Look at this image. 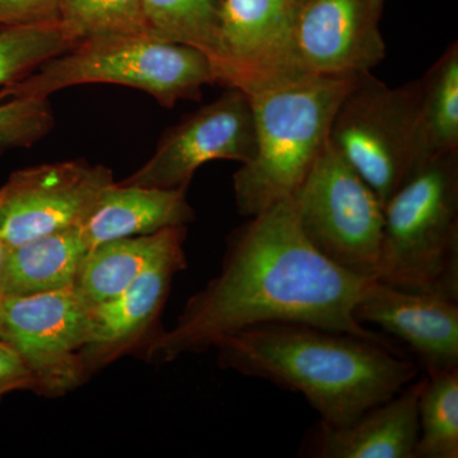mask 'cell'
Masks as SVG:
<instances>
[{
	"label": "cell",
	"instance_id": "ba28073f",
	"mask_svg": "<svg viewBox=\"0 0 458 458\" xmlns=\"http://www.w3.org/2000/svg\"><path fill=\"white\" fill-rule=\"evenodd\" d=\"M89 316V304L73 288L0 298L3 340L31 369L36 394L63 396L86 384L80 352Z\"/></svg>",
	"mask_w": 458,
	"mask_h": 458
},
{
	"label": "cell",
	"instance_id": "8fae6325",
	"mask_svg": "<svg viewBox=\"0 0 458 458\" xmlns=\"http://www.w3.org/2000/svg\"><path fill=\"white\" fill-rule=\"evenodd\" d=\"M256 153L251 102L245 92L228 89L165 132L155 155L122 181L128 185L176 189L189 186L201 165L216 159L247 164Z\"/></svg>",
	"mask_w": 458,
	"mask_h": 458
},
{
	"label": "cell",
	"instance_id": "5bb4252c",
	"mask_svg": "<svg viewBox=\"0 0 458 458\" xmlns=\"http://www.w3.org/2000/svg\"><path fill=\"white\" fill-rule=\"evenodd\" d=\"M354 318L405 343L427 375L458 369V301L372 280Z\"/></svg>",
	"mask_w": 458,
	"mask_h": 458
},
{
	"label": "cell",
	"instance_id": "6da1fadb",
	"mask_svg": "<svg viewBox=\"0 0 458 458\" xmlns=\"http://www.w3.org/2000/svg\"><path fill=\"white\" fill-rule=\"evenodd\" d=\"M372 280L318 252L285 199L231 234L218 276L189 298L171 330L159 331L140 352L147 361L170 363L209 351L229 334L273 322L315 325L396 351L354 318Z\"/></svg>",
	"mask_w": 458,
	"mask_h": 458
},
{
	"label": "cell",
	"instance_id": "9a60e30c",
	"mask_svg": "<svg viewBox=\"0 0 458 458\" xmlns=\"http://www.w3.org/2000/svg\"><path fill=\"white\" fill-rule=\"evenodd\" d=\"M424 384L426 376L415 378L344 426L319 421L307 454L318 458H415L418 401Z\"/></svg>",
	"mask_w": 458,
	"mask_h": 458
},
{
	"label": "cell",
	"instance_id": "f1b7e54d",
	"mask_svg": "<svg viewBox=\"0 0 458 458\" xmlns=\"http://www.w3.org/2000/svg\"><path fill=\"white\" fill-rule=\"evenodd\" d=\"M302 2H303V0H302Z\"/></svg>",
	"mask_w": 458,
	"mask_h": 458
},
{
	"label": "cell",
	"instance_id": "e0dca14e",
	"mask_svg": "<svg viewBox=\"0 0 458 458\" xmlns=\"http://www.w3.org/2000/svg\"><path fill=\"white\" fill-rule=\"evenodd\" d=\"M186 229V225L165 228L92 247L81 262L74 291L89 306L116 297L157 262L183 249Z\"/></svg>",
	"mask_w": 458,
	"mask_h": 458
},
{
	"label": "cell",
	"instance_id": "52a82bcc",
	"mask_svg": "<svg viewBox=\"0 0 458 458\" xmlns=\"http://www.w3.org/2000/svg\"><path fill=\"white\" fill-rule=\"evenodd\" d=\"M419 89V80L391 89L358 74L331 123L328 140L384 207L410 171Z\"/></svg>",
	"mask_w": 458,
	"mask_h": 458
},
{
	"label": "cell",
	"instance_id": "3957f363",
	"mask_svg": "<svg viewBox=\"0 0 458 458\" xmlns=\"http://www.w3.org/2000/svg\"><path fill=\"white\" fill-rule=\"evenodd\" d=\"M357 75H307L249 95L256 153L233 176L238 212L251 218L294 194Z\"/></svg>",
	"mask_w": 458,
	"mask_h": 458
},
{
	"label": "cell",
	"instance_id": "ac0fdd59",
	"mask_svg": "<svg viewBox=\"0 0 458 458\" xmlns=\"http://www.w3.org/2000/svg\"><path fill=\"white\" fill-rule=\"evenodd\" d=\"M89 250L78 225L8 249L0 284L2 297L73 288Z\"/></svg>",
	"mask_w": 458,
	"mask_h": 458
},
{
	"label": "cell",
	"instance_id": "44dd1931",
	"mask_svg": "<svg viewBox=\"0 0 458 458\" xmlns=\"http://www.w3.org/2000/svg\"><path fill=\"white\" fill-rule=\"evenodd\" d=\"M415 458L458 457V369L426 375Z\"/></svg>",
	"mask_w": 458,
	"mask_h": 458
},
{
	"label": "cell",
	"instance_id": "4fadbf2b",
	"mask_svg": "<svg viewBox=\"0 0 458 458\" xmlns=\"http://www.w3.org/2000/svg\"><path fill=\"white\" fill-rule=\"evenodd\" d=\"M185 267V251L177 250L149 267L123 293L89 306V330L80 352L86 381L123 355L140 351L162 331L157 325L172 279Z\"/></svg>",
	"mask_w": 458,
	"mask_h": 458
},
{
	"label": "cell",
	"instance_id": "2e32d148",
	"mask_svg": "<svg viewBox=\"0 0 458 458\" xmlns=\"http://www.w3.org/2000/svg\"><path fill=\"white\" fill-rule=\"evenodd\" d=\"M188 188L161 189L111 183L78 225L84 242L92 249L106 241L188 225L195 218L188 201Z\"/></svg>",
	"mask_w": 458,
	"mask_h": 458
},
{
	"label": "cell",
	"instance_id": "7402d4cb",
	"mask_svg": "<svg viewBox=\"0 0 458 458\" xmlns=\"http://www.w3.org/2000/svg\"><path fill=\"white\" fill-rule=\"evenodd\" d=\"M75 45L60 21L0 26V84L22 80Z\"/></svg>",
	"mask_w": 458,
	"mask_h": 458
},
{
	"label": "cell",
	"instance_id": "83f0119b",
	"mask_svg": "<svg viewBox=\"0 0 458 458\" xmlns=\"http://www.w3.org/2000/svg\"><path fill=\"white\" fill-rule=\"evenodd\" d=\"M0 340H3L2 327H0Z\"/></svg>",
	"mask_w": 458,
	"mask_h": 458
},
{
	"label": "cell",
	"instance_id": "cb8c5ba5",
	"mask_svg": "<svg viewBox=\"0 0 458 458\" xmlns=\"http://www.w3.org/2000/svg\"><path fill=\"white\" fill-rule=\"evenodd\" d=\"M54 123L47 98H13L0 104V152L33 146L49 134Z\"/></svg>",
	"mask_w": 458,
	"mask_h": 458
},
{
	"label": "cell",
	"instance_id": "8992f818",
	"mask_svg": "<svg viewBox=\"0 0 458 458\" xmlns=\"http://www.w3.org/2000/svg\"><path fill=\"white\" fill-rule=\"evenodd\" d=\"M298 225L325 258L377 279L384 236V205L327 141L291 197Z\"/></svg>",
	"mask_w": 458,
	"mask_h": 458
},
{
	"label": "cell",
	"instance_id": "9c48e42d",
	"mask_svg": "<svg viewBox=\"0 0 458 458\" xmlns=\"http://www.w3.org/2000/svg\"><path fill=\"white\" fill-rule=\"evenodd\" d=\"M302 0H225L214 63L216 83L247 96L307 77L295 53Z\"/></svg>",
	"mask_w": 458,
	"mask_h": 458
},
{
	"label": "cell",
	"instance_id": "603a6c76",
	"mask_svg": "<svg viewBox=\"0 0 458 458\" xmlns=\"http://www.w3.org/2000/svg\"><path fill=\"white\" fill-rule=\"evenodd\" d=\"M60 22L75 41L149 36L141 0H63Z\"/></svg>",
	"mask_w": 458,
	"mask_h": 458
},
{
	"label": "cell",
	"instance_id": "d6986e66",
	"mask_svg": "<svg viewBox=\"0 0 458 458\" xmlns=\"http://www.w3.org/2000/svg\"><path fill=\"white\" fill-rule=\"evenodd\" d=\"M419 83L410 171L458 150L457 41L452 42Z\"/></svg>",
	"mask_w": 458,
	"mask_h": 458
},
{
	"label": "cell",
	"instance_id": "277c9868",
	"mask_svg": "<svg viewBox=\"0 0 458 458\" xmlns=\"http://www.w3.org/2000/svg\"><path fill=\"white\" fill-rule=\"evenodd\" d=\"M384 214L376 280L458 301V150L412 168Z\"/></svg>",
	"mask_w": 458,
	"mask_h": 458
},
{
	"label": "cell",
	"instance_id": "d4e9b609",
	"mask_svg": "<svg viewBox=\"0 0 458 458\" xmlns=\"http://www.w3.org/2000/svg\"><path fill=\"white\" fill-rule=\"evenodd\" d=\"M63 0H0V26L60 21Z\"/></svg>",
	"mask_w": 458,
	"mask_h": 458
},
{
	"label": "cell",
	"instance_id": "30bf717a",
	"mask_svg": "<svg viewBox=\"0 0 458 458\" xmlns=\"http://www.w3.org/2000/svg\"><path fill=\"white\" fill-rule=\"evenodd\" d=\"M113 182L110 168L86 161L35 165L14 172L0 189V241L7 249H13L77 227Z\"/></svg>",
	"mask_w": 458,
	"mask_h": 458
},
{
	"label": "cell",
	"instance_id": "484cf974",
	"mask_svg": "<svg viewBox=\"0 0 458 458\" xmlns=\"http://www.w3.org/2000/svg\"><path fill=\"white\" fill-rule=\"evenodd\" d=\"M14 391H32L38 384L31 369L11 344L0 340V400Z\"/></svg>",
	"mask_w": 458,
	"mask_h": 458
},
{
	"label": "cell",
	"instance_id": "7c38bea8",
	"mask_svg": "<svg viewBox=\"0 0 458 458\" xmlns=\"http://www.w3.org/2000/svg\"><path fill=\"white\" fill-rule=\"evenodd\" d=\"M386 0H303L295 53L304 75H357L386 56L379 22Z\"/></svg>",
	"mask_w": 458,
	"mask_h": 458
},
{
	"label": "cell",
	"instance_id": "5b68a950",
	"mask_svg": "<svg viewBox=\"0 0 458 458\" xmlns=\"http://www.w3.org/2000/svg\"><path fill=\"white\" fill-rule=\"evenodd\" d=\"M110 83L144 90L164 107L181 99H200L205 84H216L212 62L189 45L150 36L87 38L0 90V101L47 98L81 84Z\"/></svg>",
	"mask_w": 458,
	"mask_h": 458
},
{
	"label": "cell",
	"instance_id": "7a4b0ae2",
	"mask_svg": "<svg viewBox=\"0 0 458 458\" xmlns=\"http://www.w3.org/2000/svg\"><path fill=\"white\" fill-rule=\"evenodd\" d=\"M222 369L302 394L344 426L414 381L419 366L382 344L301 322L258 325L214 344Z\"/></svg>",
	"mask_w": 458,
	"mask_h": 458
},
{
	"label": "cell",
	"instance_id": "4316f807",
	"mask_svg": "<svg viewBox=\"0 0 458 458\" xmlns=\"http://www.w3.org/2000/svg\"><path fill=\"white\" fill-rule=\"evenodd\" d=\"M7 250V246H5L4 243L0 241V284H2L3 265H4ZM0 297H2V293H0Z\"/></svg>",
	"mask_w": 458,
	"mask_h": 458
},
{
	"label": "cell",
	"instance_id": "ffe728a7",
	"mask_svg": "<svg viewBox=\"0 0 458 458\" xmlns=\"http://www.w3.org/2000/svg\"><path fill=\"white\" fill-rule=\"evenodd\" d=\"M223 2L141 0V7L150 38L197 47L207 54L214 66Z\"/></svg>",
	"mask_w": 458,
	"mask_h": 458
}]
</instances>
